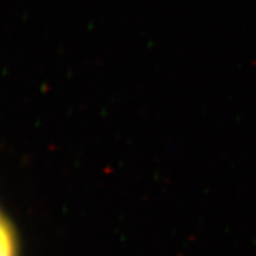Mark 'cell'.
Masks as SVG:
<instances>
[{"label":"cell","instance_id":"6da1fadb","mask_svg":"<svg viewBox=\"0 0 256 256\" xmlns=\"http://www.w3.org/2000/svg\"><path fill=\"white\" fill-rule=\"evenodd\" d=\"M2 256H14V243L11 230L2 226Z\"/></svg>","mask_w":256,"mask_h":256}]
</instances>
